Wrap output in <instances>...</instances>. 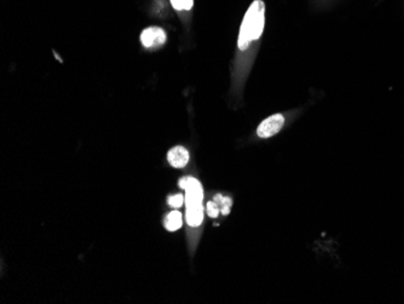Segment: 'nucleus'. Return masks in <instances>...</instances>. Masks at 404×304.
Segmentation results:
<instances>
[{
    "mask_svg": "<svg viewBox=\"0 0 404 304\" xmlns=\"http://www.w3.org/2000/svg\"><path fill=\"white\" fill-rule=\"evenodd\" d=\"M180 189L185 190V218H187L188 249L193 257L200 241L204 225V188L197 178L184 176L178 181Z\"/></svg>",
    "mask_w": 404,
    "mask_h": 304,
    "instance_id": "f257e3e1",
    "label": "nucleus"
},
{
    "mask_svg": "<svg viewBox=\"0 0 404 304\" xmlns=\"http://www.w3.org/2000/svg\"><path fill=\"white\" fill-rule=\"evenodd\" d=\"M265 25V6L261 0H254L246 11L238 34L237 48L240 52L248 51L253 43L260 39Z\"/></svg>",
    "mask_w": 404,
    "mask_h": 304,
    "instance_id": "f03ea898",
    "label": "nucleus"
},
{
    "mask_svg": "<svg viewBox=\"0 0 404 304\" xmlns=\"http://www.w3.org/2000/svg\"><path fill=\"white\" fill-rule=\"evenodd\" d=\"M285 125V116L282 114H274L268 116L259 124L257 129V135L260 138H270L276 133L281 131Z\"/></svg>",
    "mask_w": 404,
    "mask_h": 304,
    "instance_id": "7ed1b4c3",
    "label": "nucleus"
},
{
    "mask_svg": "<svg viewBox=\"0 0 404 304\" xmlns=\"http://www.w3.org/2000/svg\"><path fill=\"white\" fill-rule=\"evenodd\" d=\"M166 32L160 27H149L140 34V43L147 49H159L166 43Z\"/></svg>",
    "mask_w": 404,
    "mask_h": 304,
    "instance_id": "20e7f679",
    "label": "nucleus"
},
{
    "mask_svg": "<svg viewBox=\"0 0 404 304\" xmlns=\"http://www.w3.org/2000/svg\"><path fill=\"white\" fill-rule=\"evenodd\" d=\"M190 160V153L183 146H176L167 153V161L174 169H183Z\"/></svg>",
    "mask_w": 404,
    "mask_h": 304,
    "instance_id": "39448f33",
    "label": "nucleus"
},
{
    "mask_svg": "<svg viewBox=\"0 0 404 304\" xmlns=\"http://www.w3.org/2000/svg\"><path fill=\"white\" fill-rule=\"evenodd\" d=\"M183 226V215L179 211H172L166 216L164 220V227L168 232H177Z\"/></svg>",
    "mask_w": 404,
    "mask_h": 304,
    "instance_id": "423d86ee",
    "label": "nucleus"
},
{
    "mask_svg": "<svg viewBox=\"0 0 404 304\" xmlns=\"http://www.w3.org/2000/svg\"><path fill=\"white\" fill-rule=\"evenodd\" d=\"M214 201L218 202V205L220 207V212L221 215L227 216L231 211V206H232V200L230 196H224L220 194H217L213 198Z\"/></svg>",
    "mask_w": 404,
    "mask_h": 304,
    "instance_id": "0eeeda50",
    "label": "nucleus"
},
{
    "mask_svg": "<svg viewBox=\"0 0 404 304\" xmlns=\"http://www.w3.org/2000/svg\"><path fill=\"white\" fill-rule=\"evenodd\" d=\"M171 4L178 11H187L194 5V0H171Z\"/></svg>",
    "mask_w": 404,
    "mask_h": 304,
    "instance_id": "6e6552de",
    "label": "nucleus"
},
{
    "mask_svg": "<svg viewBox=\"0 0 404 304\" xmlns=\"http://www.w3.org/2000/svg\"><path fill=\"white\" fill-rule=\"evenodd\" d=\"M185 201V198L181 194H174L170 195L167 198V204L173 209H179Z\"/></svg>",
    "mask_w": 404,
    "mask_h": 304,
    "instance_id": "1a4fd4ad",
    "label": "nucleus"
},
{
    "mask_svg": "<svg viewBox=\"0 0 404 304\" xmlns=\"http://www.w3.org/2000/svg\"><path fill=\"white\" fill-rule=\"evenodd\" d=\"M220 213V207L218 205L217 201H210L207 204V215L211 217V218H217Z\"/></svg>",
    "mask_w": 404,
    "mask_h": 304,
    "instance_id": "9d476101",
    "label": "nucleus"
}]
</instances>
